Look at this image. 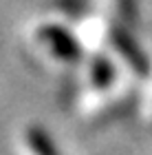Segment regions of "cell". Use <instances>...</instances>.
Masks as SVG:
<instances>
[{
    "label": "cell",
    "mask_w": 152,
    "mask_h": 155,
    "mask_svg": "<svg viewBox=\"0 0 152 155\" xmlns=\"http://www.w3.org/2000/svg\"><path fill=\"white\" fill-rule=\"evenodd\" d=\"M44 38L49 40L51 45H53V49L60 55H64V58H75V55H77L75 42H73V38L68 36L66 31L55 29V27H46V29H44Z\"/></svg>",
    "instance_id": "obj_1"
}]
</instances>
